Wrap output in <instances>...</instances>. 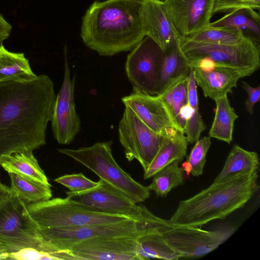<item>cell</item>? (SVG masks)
Returning <instances> with one entry per match:
<instances>
[{"instance_id": "6da1fadb", "label": "cell", "mask_w": 260, "mask_h": 260, "mask_svg": "<svg viewBox=\"0 0 260 260\" xmlns=\"http://www.w3.org/2000/svg\"><path fill=\"white\" fill-rule=\"evenodd\" d=\"M56 95L46 75L27 81L0 82V158L33 151L46 144Z\"/></svg>"}, {"instance_id": "7a4b0ae2", "label": "cell", "mask_w": 260, "mask_h": 260, "mask_svg": "<svg viewBox=\"0 0 260 260\" xmlns=\"http://www.w3.org/2000/svg\"><path fill=\"white\" fill-rule=\"evenodd\" d=\"M80 36L101 56L132 50L145 37L142 0L94 2L82 17Z\"/></svg>"}, {"instance_id": "3957f363", "label": "cell", "mask_w": 260, "mask_h": 260, "mask_svg": "<svg viewBox=\"0 0 260 260\" xmlns=\"http://www.w3.org/2000/svg\"><path fill=\"white\" fill-rule=\"evenodd\" d=\"M257 171L212 184L192 197L179 202L169 220L174 226L200 227L223 219L243 207L258 189Z\"/></svg>"}, {"instance_id": "277c9868", "label": "cell", "mask_w": 260, "mask_h": 260, "mask_svg": "<svg viewBox=\"0 0 260 260\" xmlns=\"http://www.w3.org/2000/svg\"><path fill=\"white\" fill-rule=\"evenodd\" d=\"M172 226L170 220L157 217L147 208L140 217L116 222L39 230L49 253L57 259L55 253L85 240L102 237L139 238L152 232L163 233Z\"/></svg>"}, {"instance_id": "5b68a950", "label": "cell", "mask_w": 260, "mask_h": 260, "mask_svg": "<svg viewBox=\"0 0 260 260\" xmlns=\"http://www.w3.org/2000/svg\"><path fill=\"white\" fill-rule=\"evenodd\" d=\"M112 141L97 142L77 149L59 148V152L88 168L102 179L128 196L136 203L149 198L150 190L135 180L117 164L112 153Z\"/></svg>"}, {"instance_id": "8992f818", "label": "cell", "mask_w": 260, "mask_h": 260, "mask_svg": "<svg viewBox=\"0 0 260 260\" xmlns=\"http://www.w3.org/2000/svg\"><path fill=\"white\" fill-rule=\"evenodd\" d=\"M27 207L39 229L116 222L140 217L146 210L145 207L138 216L106 213L74 202L67 197L29 204Z\"/></svg>"}, {"instance_id": "52a82bcc", "label": "cell", "mask_w": 260, "mask_h": 260, "mask_svg": "<svg viewBox=\"0 0 260 260\" xmlns=\"http://www.w3.org/2000/svg\"><path fill=\"white\" fill-rule=\"evenodd\" d=\"M0 247L9 254L26 248L49 253L27 204L12 191L0 203Z\"/></svg>"}, {"instance_id": "ba28073f", "label": "cell", "mask_w": 260, "mask_h": 260, "mask_svg": "<svg viewBox=\"0 0 260 260\" xmlns=\"http://www.w3.org/2000/svg\"><path fill=\"white\" fill-rule=\"evenodd\" d=\"M179 43L187 62L207 57L217 65L237 70L245 77L260 67L259 43L250 37L232 45L199 43L182 37H179Z\"/></svg>"}, {"instance_id": "9c48e42d", "label": "cell", "mask_w": 260, "mask_h": 260, "mask_svg": "<svg viewBox=\"0 0 260 260\" xmlns=\"http://www.w3.org/2000/svg\"><path fill=\"white\" fill-rule=\"evenodd\" d=\"M118 134L126 158L129 161L137 159L144 171L166 138L150 128L127 107L119 121Z\"/></svg>"}, {"instance_id": "30bf717a", "label": "cell", "mask_w": 260, "mask_h": 260, "mask_svg": "<svg viewBox=\"0 0 260 260\" xmlns=\"http://www.w3.org/2000/svg\"><path fill=\"white\" fill-rule=\"evenodd\" d=\"M236 230L232 225L214 231L204 230L198 226H174L162 234L180 258H197L216 249L229 239Z\"/></svg>"}, {"instance_id": "8fae6325", "label": "cell", "mask_w": 260, "mask_h": 260, "mask_svg": "<svg viewBox=\"0 0 260 260\" xmlns=\"http://www.w3.org/2000/svg\"><path fill=\"white\" fill-rule=\"evenodd\" d=\"M102 237L84 240L68 250L57 252V259L140 260L138 239Z\"/></svg>"}, {"instance_id": "7c38bea8", "label": "cell", "mask_w": 260, "mask_h": 260, "mask_svg": "<svg viewBox=\"0 0 260 260\" xmlns=\"http://www.w3.org/2000/svg\"><path fill=\"white\" fill-rule=\"evenodd\" d=\"M164 51L145 36L128 55L125 65L133 91L155 95L159 66Z\"/></svg>"}, {"instance_id": "4fadbf2b", "label": "cell", "mask_w": 260, "mask_h": 260, "mask_svg": "<svg viewBox=\"0 0 260 260\" xmlns=\"http://www.w3.org/2000/svg\"><path fill=\"white\" fill-rule=\"evenodd\" d=\"M64 57L63 79L56 96L51 120L54 137L61 145L71 143L81 129V120L75 108V78L71 76L66 53Z\"/></svg>"}, {"instance_id": "5bb4252c", "label": "cell", "mask_w": 260, "mask_h": 260, "mask_svg": "<svg viewBox=\"0 0 260 260\" xmlns=\"http://www.w3.org/2000/svg\"><path fill=\"white\" fill-rule=\"evenodd\" d=\"M98 185L81 191L66 192L67 197L78 203L99 212L119 215L138 216L145 206L137 205L128 196L100 179Z\"/></svg>"}, {"instance_id": "9a60e30c", "label": "cell", "mask_w": 260, "mask_h": 260, "mask_svg": "<svg viewBox=\"0 0 260 260\" xmlns=\"http://www.w3.org/2000/svg\"><path fill=\"white\" fill-rule=\"evenodd\" d=\"M215 0H165L168 15L180 37L189 38L210 23Z\"/></svg>"}, {"instance_id": "2e32d148", "label": "cell", "mask_w": 260, "mask_h": 260, "mask_svg": "<svg viewBox=\"0 0 260 260\" xmlns=\"http://www.w3.org/2000/svg\"><path fill=\"white\" fill-rule=\"evenodd\" d=\"M125 106L155 132L168 137L178 131L163 102L157 95L138 91L122 98Z\"/></svg>"}, {"instance_id": "e0dca14e", "label": "cell", "mask_w": 260, "mask_h": 260, "mask_svg": "<svg viewBox=\"0 0 260 260\" xmlns=\"http://www.w3.org/2000/svg\"><path fill=\"white\" fill-rule=\"evenodd\" d=\"M142 16L145 36L163 51L180 37L168 15L164 2L142 0Z\"/></svg>"}, {"instance_id": "ac0fdd59", "label": "cell", "mask_w": 260, "mask_h": 260, "mask_svg": "<svg viewBox=\"0 0 260 260\" xmlns=\"http://www.w3.org/2000/svg\"><path fill=\"white\" fill-rule=\"evenodd\" d=\"M198 85L205 97L214 100L232 92L237 87L238 80L245 76L241 72L216 64L212 70L204 71L197 68H191Z\"/></svg>"}, {"instance_id": "d6986e66", "label": "cell", "mask_w": 260, "mask_h": 260, "mask_svg": "<svg viewBox=\"0 0 260 260\" xmlns=\"http://www.w3.org/2000/svg\"><path fill=\"white\" fill-rule=\"evenodd\" d=\"M179 39L174 40L164 51L159 69L155 95L160 94L169 85L190 71V68L180 48Z\"/></svg>"}, {"instance_id": "ffe728a7", "label": "cell", "mask_w": 260, "mask_h": 260, "mask_svg": "<svg viewBox=\"0 0 260 260\" xmlns=\"http://www.w3.org/2000/svg\"><path fill=\"white\" fill-rule=\"evenodd\" d=\"M188 143L185 134L179 131L172 136L166 137L153 159L144 171V179L152 177L175 161L181 162L186 156Z\"/></svg>"}, {"instance_id": "44dd1931", "label": "cell", "mask_w": 260, "mask_h": 260, "mask_svg": "<svg viewBox=\"0 0 260 260\" xmlns=\"http://www.w3.org/2000/svg\"><path fill=\"white\" fill-rule=\"evenodd\" d=\"M259 157L254 151L244 149L238 145L232 148L224 165L212 184L227 181L239 175L257 171Z\"/></svg>"}, {"instance_id": "7402d4cb", "label": "cell", "mask_w": 260, "mask_h": 260, "mask_svg": "<svg viewBox=\"0 0 260 260\" xmlns=\"http://www.w3.org/2000/svg\"><path fill=\"white\" fill-rule=\"evenodd\" d=\"M209 25L241 31L259 43L260 17L259 13L255 10L242 8L233 10L210 22Z\"/></svg>"}, {"instance_id": "603a6c76", "label": "cell", "mask_w": 260, "mask_h": 260, "mask_svg": "<svg viewBox=\"0 0 260 260\" xmlns=\"http://www.w3.org/2000/svg\"><path fill=\"white\" fill-rule=\"evenodd\" d=\"M0 166L8 173H15L22 177L51 186L34 156L32 151H24L3 156L0 158Z\"/></svg>"}, {"instance_id": "cb8c5ba5", "label": "cell", "mask_w": 260, "mask_h": 260, "mask_svg": "<svg viewBox=\"0 0 260 260\" xmlns=\"http://www.w3.org/2000/svg\"><path fill=\"white\" fill-rule=\"evenodd\" d=\"M37 77L23 53L10 52L0 44V82L27 81Z\"/></svg>"}, {"instance_id": "d4e9b609", "label": "cell", "mask_w": 260, "mask_h": 260, "mask_svg": "<svg viewBox=\"0 0 260 260\" xmlns=\"http://www.w3.org/2000/svg\"><path fill=\"white\" fill-rule=\"evenodd\" d=\"M216 108L209 136L230 144L233 141L234 122L238 115L231 107L227 95L214 100Z\"/></svg>"}, {"instance_id": "484cf974", "label": "cell", "mask_w": 260, "mask_h": 260, "mask_svg": "<svg viewBox=\"0 0 260 260\" xmlns=\"http://www.w3.org/2000/svg\"><path fill=\"white\" fill-rule=\"evenodd\" d=\"M162 234L157 232H149L138 239V255L140 260L180 259V256L165 240Z\"/></svg>"}, {"instance_id": "4316f807", "label": "cell", "mask_w": 260, "mask_h": 260, "mask_svg": "<svg viewBox=\"0 0 260 260\" xmlns=\"http://www.w3.org/2000/svg\"><path fill=\"white\" fill-rule=\"evenodd\" d=\"M11 179L10 189L25 204L45 201L52 197L50 185L22 177L17 174L9 173Z\"/></svg>"}, {"instance_id": "83f0119b", "label": "cell", "mask_w": 260, "mask_h": 260, "mask_svg": "<svg viewBox=\"0 0 260 260\" xmlns=\"http://www.w3.org/2000/svg\"><path fill=\"white\" fill-rule=\"evenodd\" d=\"M188 74L181 76L169 85L160 94L157 95L170 114L176 128L180 132L179 114L182 106L188 103L187 86Z\"/></svg>"}, {"instance_id": "f1b7e54d", "label": "cell", "mask_w": 260, "mask_h": 260, "mask_svg": "<svg viewBox=\"0 0 260 260\" xmlns=\"http://www.w3.org/2000/svg\"><path fill=\"white\" fill-rule=\"evenodd\" d=\"M180 162L176 160L165 167L152 177L148 186L158 197H165L173 188L184 183L183 170L179 167Z\"/></svg>"}, {"instance_id": "f546056e", "label": "cell", "mask_w": 260, "mask_h": 260, "mask_svg": "<svg viewBox=\"0 0 260 260\" xmlns=\"http://www.w3.org/2000/svg\"><path fill=\"white\" fill-rule=\"evenodd\" d=\"M249 37L241 31L209 25L186 39L202 43L232 45L241 42Z\"/></svg>"}, {"instance_id": "4dcf8cb0", "label": "cell", "mask_w": 260, "mask_h": 260, "mask_svg": "<svg viewBox=\"0 0 260 260\" xmlns=\"http://www.w3.org/2000/svg\"><path fill=\"white\" fill-rule=\"evenodd\" d=\"M187 89L188 103L193 108V113L186 122L185 134L188 142L193 144L199 139L206 127L199 111L197 84L191 68L188 76Z\"/></svg>"}, {"instance_id": "1f68e13d", "label": "cell", "mask_w": 260, "mask_h": 260, "mask_svg": "<svg viewBox=\"0 0 260 260\" xmlns=\"http://www.w3.org/2000/svg\"><path fill=\"white\" fill-rule=\"evenodd\" d=\"M195 143L182 167L188 174L190 173L193 176H199L203 173L206 155L211 145V137L205 136Z\"/></svg>"}, {"instance_id": "d6a6232c", "label": "cell", "mask_w": 260, "mask_h": 260, "mask_svg": "<svg viewBox=\"0 0 260 260\" xmlns=\"http://www.w3.org/2000/svg\"><path fill=\"white\" fill-rule=\"evenodd\" d=\"M54 181L68 188L71 191H81L93 188L98 185L86 177L82 173L67 174L56 178Z\"/></svg>"}, {"instance_id": "836d02e7", "label": "cell", "mask_w": 260, "mask_h": 260, "mask_svg": "<svg viewBox=\"0 0 260 260\" xmlns=\"http://www.w3.org/2000/svg\"><path fill=\"white\" fill-rule=\"evenodd\" d=\"M242 8H251L259 11L260 0H215L213 14L227 13Z\"/></svg>"}, {"instance_id": "e575fe53", "label": "cell", "mask_w": 260, "mask_h": 260, "mask_svg": "<svg viewBox=\"0 0 260 260\" xmlns=\"http://www.w3.org/2000/svg\"><path fill=\"white\" fill-rule=\"evenodd\" d=\"M8 259L34 260L56 259L50 253L32 248H26L9 254Z\"/></svg>"}, {"instance_id": "d590c367", "label": "cell", "mask_w": 260, "mask_h": 260, "mask_svg": "<svg viewBox=\"0 0 260 260\" xmlns=\"http://www.w3.org/2000/svg\"><path fill=\"white\" fill-rule=\"evenodd\" d=\"M242 87L247 94V99L245 102L247 112L250 115L253 114V109L256 103L260 101V87L251 86L247 82L242 81Z\"/></svg>"}, {"instance_id": "8d00e7d4", "label": "cell", "mask_w": 260, "mask_h": 260, "mask_svg": "<svg viewBox=\"0 0 260 260\" xmlns=\"http://www.w3.org/2000/svg\"><path fill=\"white\" fill-rule=\"evenodd\" d=\"M12 30V26L0 13V43L9 38Z\"/></svg>"}, {"instance_id": "74e56055", "label": "cell", "mask_w": 260, "mask_h": 260, "mask_svg": "<svg viewBox=\"0 0 260 260\" xmlns=\"http://www.w3.org/2000/svg\"><path fill=\"white\" fill-rule=\"evenodd\" d=\"M11 192L10 188L0 181V203Z\"/></svg>"}, {"instance_id": "f35d334b", "label": "cell", "mask_w": 260, "mask_h": 260, "mask_svg": "<svg viewBox=\"0 0 260 260\" xmlns=\"http://www.w3.org/2000/svg\"><path fill=\"white\" fill-rule=\"evenodd\" d=\"M9 253L3 248L0 247V260L8 259Z\"/></svg>"}, {"instance_id": "ab89813d", "label": "cell", "mask_w": 260, "mask_h": 260, "mask_svg": "<svg viewBox=\"0 0 260 260\" xmlns=\"http://www.w3.org/2000/svg\"><path fill=\"white\" fill-rule=\"evenodd\" d=\"M160 1L164 2L165 0H160Z\"/></svg>"}]
</instances>
